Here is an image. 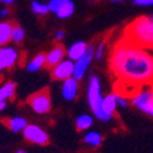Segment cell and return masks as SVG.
Here are the masks:
<instances>
[{
  "mask_svg": "<svg viewBox=\"0 0 153 153\" xmlns=\"http://www.w3.org/2000/svg\"><path fill=\"white\" fill-rule=\"evenodd\" d=\"M87 47H88V45H87L85 42H76V43H74V44L69 48L68 52H66L69 59L72 60V61H76L79 58H81V56L85 54V52L87 50Z\"/></svg>",
  "mask_w": 153,
  "mask_h": 153,
  "instance_id": "cell-12",
  "label": "cell"
},
{
  "mask_svg": "<svg viewBox=\"0 0 153 153\" xmlns=\"http://www.w3.org/2000/svg\"><path fill=\"white\" fill-rule=\"evenodd\" d=\"M132 104L143 114L153 117V87L145 86L132 96Z\"/></svg>",
  "mask_w": 153,
  "mask_h": 153,
  "instance_id": "cell-4",
  "label": "cell"
},
{
  "mask_svg": "<svg viewBox=\"0 0 153 153\" xmlns=\"http://www.w3.org/2000/svg\"><path fill=\"white\" fill-rule=\"evenodd\" d=\"M16 153H26V151H25V149H19Z\"/></svg>",
  "mask_w": 153,
  "mask_h": 153,
  "instance_id": "cell-31",
  "label": "cell"
},
{
  "mask_svg": "<svg viewBox=\"0 0 153 153\" xmlns=\"http://www.w3.org/2000/svg\"><path fill=\"white\" fill-rule=\"evenodd\" d=\"M117 96V104L118 107H121V108H126L127 104H129V102H127V99L121 94V93H115Z\"/></svg>",
  "mask_w": 153,
  "mask_h": 153,
  "instance_id": "cell-25",
  "label": "cell"
},
{
  "mask_svg": "<svg viewBox=\"0 0 153 153\" xmlns=\"http://www.w3.org/2000/svg\"><path fill=\"white\" fill-rule=\"evenodd\" d=\"M23 136L26 140H28L30 142L36 143V145H47L49 142V137L47 132L41 129L37 125H28L23 129Z\"/></svg>",
  "mask_w": 153,
  "mask_h": 153,
  "instance_id": "cell-7",
  "label": "cell"
},
{
  "mask_svg": "<svg viewBox=\"0 0 153 153\" xmlns=\"http://www.w3.org/2000/svg\"><path fill=\"white\" fill-rule=\"evenodd\" d=\"M85 142L91 145L93 147H98L100 143H102V136L100 134L96 132V131H91V132H87L85 135Z\"/></svg>",
  "mask_w": 153,
  "mask_h": 153,
  "instance_id": "cell-20",
  "label": "cell"
},
{
  "mask_svg": "<svg viewBox=\"0 0 153 153\" xmlns=\"http://www.w3.org/2000/svg\"><path fill=\"white\" fill-rule=\"evenodd\" d=\"M109 65L118 80L125 85L141 86L153 82V55L127 41L114 47Z\"/></svg>",
  "mask_w": 153,
  "mask_h": 153,
  "instance_id": "cell-1",
  "label": "cell"
},
{
  "mask_svg": "<svg viewBox=\"0 0 153 153\" xmlns=\"http://www.w3.org/2000/svg\"><path fill=\"white\" fill-rule=\"evenodd\" d=\"M72 75H74V61L70 59L61 60L52 70L53 79L59 81H65L66 79L72 77Z\"/></svg>",
  "mask_w": 153,
  "mask_h": 153,
  "instance_id": "cell-8",
  "label": "cell"
},
{
  "mask_svg": "<svg viewBox=\"0 0 153 153\" xmlns=\"http://www.w3.org/2000/svg\"><path fill=\"white\" fill-rule=\"evenodd\" d=\"M125 41L145 49H153V21L141 16L134 20L125 30Z\"/></svg>",
  "mask_w": 153,
  "mask_h": 153,
  "instance_id": "cell-2",
  "label": "cell"
},
{
  "mask_svg": "<svg viewBox=\"0 0 153 153\" xmlns=\"http://www.w3.org/2000/svg\"><path fill=\"white\" fill-rule=\"evenodd\" d=\"M6 108V102L5 100H0V111L4 110Z\"/></svg>",
  "mask_w": 153,
  "mask_h": 153,
  "instance_id": "cell-28",
  "label": "cell"
},
{
  "mask_svg": "<svg viewBox=\"0 0 153 153\" xmlns=\"http://www.w3.org/2000/svg\"><path fill=\"white\" fill-rule=\"evenodd\" d=\"M28 103L32 109L37 114H45L52 108V102H50V94L48 90H42L32 94L28 98Z\"/></svg>",
  "mask_w": 153,
  "mask_h": 153,
  "instance_id": "cell-5",
  "label": "cell"
},
{
  "mask_svg": "<svg viewBox=\"0 0 153 153\" xmlns=\"http://www.w3.org/2000/svg\"><path fill=\"white\" fill-rule=\"evenodd\" d=\"M87 100L90 104L94 117L103 123H109L113 119V114L107 113L103 109V96H102L100 81L97 76H92L87 88Z\"/></svg>",
  "mask_w": 153,
  "mask_h": 153,
  "instance_id": "cell-3",
  "label": "cell"
},
{
  "mask_svg": "<svg viewBox=\"0 0 153 153\" xmlns=\"http://www.w3.org/2000/svg\"><path fill=\"white\" fill-rule=\"evenodd\" d=\"M6 125L9 126V129L14 132H20L23 131V129L27 126V120L21 117H16V118H11L6 121Z\"/></svg>",
  "mask_w": 153,
  "mask_h": 153,
  "instance_id": "cell-14",
  "label": "cell"
},
{
  "mask_svg": "<svg viewBox=\"0 0 153 153\" xmlns=\"http://www.w3.org/2000/svg\"><path fill=\"white\" fill-rule=\"evenodd\" d=\"M44 65H45V55L44 54H38L37 56H34L27 64V70L30 72H36V71H38Z\"/></svg>",
  "mask_w": 153,
  "mask_h": 153,
  "instance_id": "cell-16",
  "label": "cell"
},
{
  "mask_svg": "<svg viewBox=\"0 0 153 153\" xmlns=\"http://www.w3.org/2000/svg\"><path fill=\"white\" fill-rule=\"evenodd\" d=\"M0 1H1V0H0Z\"/></svg>",
  "mask_w": 153,
  "mask_h": 153,
  "instance_id": "cell-34",
  "label": "cell"
},
{
  "mask_svg": "<svg viewBox=\"0 0 153 153\" xmlns=\"http://www.w3.org/2000/svg\"><path fill=\"white\" fill-rule=\"evenodd\" d=\"M31 9L36 15H39V16H44L49 12L48 4H43L41 1H33L32 5H31Z\"/></svg>",
  "mask_w": 153,
  "mask_h": 153,
  "instance_id": "cell-21",
  "label": "cell"
},
{
  "mask_svg": "<svg viewBox=\"0 0 153 153\" xmlns=\"http://www.w3.org/2000/svg\"><path fill=\"white\" fill-rule=\"evenodd\" d=\"M102 105H103V109L107 113L114 114V111L117 110V107H118L115 93H110V94L103 97V103H102Z\"/></svg>",
  "mask_w": 153,
  "mask_h": 153,
  "instance_id": "cell-15",
  "label": "cell"
},
{
  "mask_svg": "<svg viewBox=\"0 0 153 153\" xmlns=\"http://www.w3.org/2000/svg\"><path fill=\"white\" fill-rule=\"evenodd\" d=\"M113 3H120V1H124V0H111Z\"/></svg>",
  "mask_w": 153,
  "mask_h": 153,
  "instance_id": "cell-32",
  "label": "cell"
},
{
  "mask_svg": "<svg viewBox=\"0 0 153 153\" xmlns=\"http://www.w3.org/2000/svg\"><path fill=\"white\" fill-rule=\"evenodd\" d=\"M92 124H93V118L91 115H88V114H82V115H80L76 119V127L80 131L88 130L92 126Z\"/></svg>",
  "mask_w": 153,
  "mask_h": 153,
  "instance_id": "cell-19",
  "label": "cell"
},
{
  "mask_svg": "<svg viewBox=\"0 0 153 153\" xmlns=\"http://www.w3.org/2000/svg\"><path fill=\"white\" fill-rule=\"evenodd\" d=\"M64 36H65V33H64V31H58L56 34H55V39L56 41H60L64 38Z\"/></svg>",
  "mask_w": 153,
  "mask_h": 153,
  "instance_id": "cell-27",
  "label": "cell"
},
{
  "mask_svg": "<svg viewBox=\"0 0 153 153\" xmlns=\"http://www.w3.org/2000/svg\"><path fill=\"white\" fill-rule=\"evenodd\" d=\"M12 25L10 22H0V45H5L11 41Z\"/></svg>",
  "mask_w": 153,
  "mask_h": 153,
  "instance_id": "cell-13",
  "label": "cell"
},
{
  "mask_svg": "<svg viewBox=\"0 0 153 153\" xmlns=\"http://www.w3.org/2000/svg\"><path fill=\"white\" fill-rule=\"evenodd\" d=\"M66 52L62 45H56L54 47L50 52L45 55V66L48 68H54L56 64H59L61 60H64Z\"/></svg>",
  "mask_w": 153,
  "mask_h": 153,
  "instance_id": "cell-11",
  "label": "cell"
},
{
  "mask_svg": "<svg viewBox=\"0 0 153 153\" xmlns=\"http://www.w3.org/2000/svg\"><path fill=\"white\" fill-rule=\"evenodd\" d=\"M93 58H94V47L88 45L85 54L74 62V75H72V77L76 79L77 81L81 80L85 76L88 66L91 65Z\"/></svg>",
  "mask_w": 153,
  "mask_h": 153,
  "instance_id": "cell-6",
  "label": "cell"
},
{
  "mask_svg": "<svg viewBox=\"0 0 153 153\" xmlns=\"http://www.w3.org/2000/svg\"><path fill=\"white\" fill-rule=\"evenodd\" d=\"M66 1H69V0H50L49 1V4H48V6H49V11H52V12H55L65 4Z\"/></svg>",
  "mask_w": 153,
  "mask_h": 153,
  "instance_id": "cell-23",
  "label": "cell"
},
{
  "mask_svg": "<svg viewBox=\"0 0 153 153\" xmlns=\"http://www.w3.org/2000/svg\"><path fill=\"white\" fill-rule=\"evenodd\" d=\"M25 38V31L22 27L20 26H12V33H11V41L15 43H20L22 42V39Z\"/></svg>",
  "mask_w": 153,
  "mask_h": 153,
  "instance_id": "cell-22",
  "label": "cell"
},
{
  "mask_svg": "<svg viewBox=\"0 0 153 153\" xmlns=\"http://www.w3.org/2000/svg\"><path fill=\"white\" fill-rule=\"evenodd\" d=\"M79 92V82L74 77H69L64 81L62 88H61V94L66 100H74L77 96Z\"/></svg>",
  "mask_w": 153,
  "mask_h": 153,
  "instance_id": "cell-10",
  "label": "cell"
},
{
  "mask_svg": "<svg viewBox=\"0 0 153 153\" xmlns=\"http://www.w3.org/2000/svg\"><path fill=\"white\" fill-rule=\"evenodd\" d=\"M74 11H75V5H74V3L71 1V0H69V1H66L55 12V14L59 19H69L70 16H72Z\"/></svg>",
  "mask_w": 153,
  "mask_h": 153,
  "instance_id": "cell-18",
  "label": "cell"
},
{
  "mask_svg": "<svg viewBox=\"0 0 153 153\" xmlns=\"http://www.w3.org/2000/svg\"><path fill=\"white\" fill-rule=\"evenodd\" d=\"M15 88H16L15 82H6L4 86L0 87V100H6L14 97Z\"/></svg>",
  "mask_w": 153,
  "mask_h": 153,
  "instance_id": "cell-17",
  "label": "cell"
},
{
  "mask_svg": "<svg viewBox=\"0 0 153 153\" xmlns=\"http://www.w3.org/2000/svg\"><path fill=\"white\" fill-rule=\"evenodd\" d=\"M151 20H152V21H153V15H152V16H151Z\"/></svg>",
  "mask_w": 153,
  "mask_h": 153,
  "instance_id": "cell-33",
  "label": "cell"
},
{
  "mask_svg": "<svg viewBox=\"0 0 153 153\" xmlns=\"http://www.w3.org/2000/svg\"><path fill=\"white\" fill-rule=\"evenodd\" d=\"M0 15H1L3 17H5V16L7 15V10H6V9H3L1 11H0Z\"/></svg>",
  "mask_w": 153,
  "mask_h": 153,
  "instance_id": "cell-29",
  "label": "cell"
},
{
  "mask_svg": "<svg viewBox=\"0 0 153 153\" xmlns=\"http://www.w3.org/2000/svg\"><path fill=\"white\" fill-rule=\"evenodd\" d=\"M134 4L138 6H152L153 0H134Z\"/></svg>",
  "mask_w": 153,
  "mask_h": 153,
  "instance_id": "cell-26",
  "label": "cell"
},
{
  "mask_svg": "<svg viewBox=\"0 0 153 153\" xmlns=\"http://www.w3.org/2000/svg\"><path fill=\"white\" fill-rule=\"evenodd\" d=\"M104 52H105V44L104 43H99L98 47L94 49V58L100 60L104 55Z\"/></svg>",
  "mask_w": 153,
  "mask_h": 153,
  "instance_id": "cell-24",
  "label": "cell"
},
{
  "mask_svg": "<svg viewBox=\"0 0 153 153\" xmlns=\"http://www.w3.org/2000/svg\"><path fill=\"white\" fill-rule=\"evenodd\" d=\"M1 1H4L5 4H12V3L15 1V0H1Z\"/></svg>",
  "mask_w": 153,
  "mask_h": 153,
  "instance_id": "cell-30",
  "label": "cell"
},
{
  "mask_svg": "<svg viewBox=\"0 0 153 153\" xmlns=\"http://www.w3.org/2000/svg\"><path fill=\"white\" fill-rule=\"evenodd\" d=\"M17 60V50L12 47H4L0 49V74L3 69L11 68Z\"/></svg>",
  "mask_w": 153,
  "mask_h": 153,
  "instance_id": "cell-9",
  "label": "cell"
}]
</instances>
